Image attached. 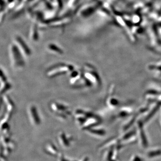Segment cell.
Wrapping results in <instances>:
<instances>
[{"label":"cell","instance_id":"cell-3","mask_svg":"<svg viewBox=\"0 0 161 161\" xmlns=\"http://www.w3.org/2000/svg\"><path fill=\"white\" fill-rule=\"evenodd\" d=\"M51 110L58 117L63 120L66 119L71 115V111L69 107L60 103L53 102L51 104Z\"/></svg>","mask_w":161,"mask_h":161},{"label":"cell","instance_id":"cell-13","mask_svg":"<svg viewBox=\"0 0 161 161\" xmlns=\"http://www.w3.org/2000/svg\"><path fill=\"white\" fill-rule=\"evenodd\" d=\"M117 103L118 101L114 98H112L108 99V102H107V104L109 105V106L113 107L116 106L118 104Z\"/></svg>","mask_w":161,"mask_h":161},{"label":"cell","instance_id":"cell-16","mask_svg":"<svg viewBox=\"0 0 161 161\" xmlns=\"http://www.w3.org/2000/svg\"><path fill=\"white\" fill-rule=\"evenodd\" d=\"M89 161V158L87 157H83L81 158V159L79 161Z\"/></svg>","mask_w":161,"mask_h":161},{"label":"cell","instance_id":"cell-15","mask_svg":"<svg viewBox=\"0 0 161 161\" xmlns=\"http://www.w3.org/2000/svg\"><path fill=\"white\" fill-rule=\"evenodd\" d=\"M131 161H143V160L141 158L139 157L138 156L135 155L132 158Z\"/></svg>","mask_w":161,"mask_h":161},{"label":"cell","instance_id":"cell-14","mask_svg":"<svg viewBox=\"0 0 161 161\" xmlns=\"http://www.w3.org/2000/svg\"><path fill=\"white\" fill-rule=\"evenodd\" d=\"M61 154L59 155V161H77L74 160L70 159H68V158L64 156L63 155Z\"/></svg>","mask_w":161,"mask_h":161},{"label":"cell","instance_id":"cell-5","mask_svg":"<svg viewBox=\"0 0 161 161\" xmlns=\"http://www.w3.org/2000/svg\"><path fill=\"white\" fill-rule=\"evenodd\" d=\"M101 122V120L96 115H93L92 116L89 118L84 123V124L81 126L82 129L87 130L89 129L95 127L97 126Z\"/></svg>","mask_w":161,"mask_h":161},{"label":"cell","instance_id":"cell-4","mask_svg":"<svg viewBox=\"0 0 161 161\" xmlns=\"http://www.w3.org/2000/svg\"><path fill=\"white\" fill-rule=\"evenodd\" d=\"M93 115L92 113L89 111L78 109L75 111L74 116L77 124L81 126L88 119Z\"/></svg>","mask_w":161,"mask_h":161},{"label":"cell","instance_id":"cell-12","mask_svg":"<svg viewBox=\"0 0 161 161\" xmlns=\"http://www.w3.org/2000/svg\"><path fill=\"white\" fill-rule=\"evenodd\" d=\"M161 155V149H153L149 150L146 153V156L149 159L157 157Z\"/></svg>","mask_w":161,"mask_h":161},{"label":"cell","instance_id":"cell-9","mask_svg":"<svg viewBox=\"0 0 161 161\" xmlns=\"http://www.w3.org/2000/svg\"><path fill=\"white\" fill-rule=\"evenodd\" d=\"M45 150L47 153L53 156H56L59 154L58 149L56 146L52 143H48L46 145Z\"/></svg>","mask_w":161,"mask_h":161},{"label":"cell","instance_id":"cell-1","mask_svg":"<svg viewBox=\"0 0 161 161\" xmlns=\"http://www.w3.org/2000/svg\"><path fill=\"white\" fill-rule=\"evenodd\" d=\"M74 70V67L70 64H59L51 68L47 73L49 77H57L72 72Z\"/></svg>","mask_w":161,"mask_h":161},{"label":"cell","instance_id":"cell-6","mask_svg":"<svg viewBox=\"0 0 161 161\" xmlns=\"http://www.w3.org/2000/svg\"><path fill=\"white\" fill-rule=\"evenodd\" d=\"M58 139L61 146L66 149L68 148L71 146L74 140L72 136H67L64 132H61L59 134Z\"/></svg>","mask_w":161,"mask_h":161},{"label":"cell","instance_id":"cell-8","mask_svg":"<svg viewBox=\"0 0 161 161\" xmlns=\"http://www.w3.org/2000/svg\"><path fill=\"white\" fill-rule=\"evenodd\" d=\"M138 135L139 137V141L141 146L144 148L147 147L148 145V141L146 138V135L143 129V124L141 123L138 124Z\"/></svg>","mask_w":161,"mask_h":161},{"label":"cell","instance_id":"cell-10","mask_svg":"<svg viewBox=\"0 0 161 161\" xmlns=\"http://www.w3.org/2000/svg\"><path fill=\"white\" fill-rule=\"evenodd\" d=\"M90 135L95 137L104 136L106 134V132L102 129H95V127L91 128L86 130Z\"/></svg>","mask_w":161,"mask_h":161},{"label":"cell","instance_id":"cell-7","mask_svg":"<svg viewBox=\"0 0 161 161\" xmlns=\"http://www.w3.org/2000/svg\"><path fill=\"white\" fill-rule=\"evenodd\" d=\"M29 114L31 121L35 126L39 125L41 123V119L37 107L32 105L29 108Z\"/></svg>","mask_w":161,"mask_h":161},{"label":"cell","instance_id":"cell-11","mask_svg":"<svg viewBox=\"0 0 161 161\" xmlns=\"http://www.w3.org/2000/svg\"><path fill=\"white\" fill-rule=\"evenodd\" d=\"M47 49L52 53L59 55H61L63 54L62 50L55 44H49L47 46Z\"/></svg>","mask_w":161,"mask_h":161},{"label":"cell","instance_id":"cell-2","mask_svg":"<svg viewBox=\"0 0 161 161\" xmlns=\"http://www.w3.org/2000/svg\"><path fill=\"white\" fill-rule=\"evenodd\" d=\"M83 74L85 77L87 79L92 85L97 86L100 85L101 81L100 77L95 69L92 66L89 65H85L84 67Z\"/></svg>","mask_w":161,"mask_h":161}]
</instances>
